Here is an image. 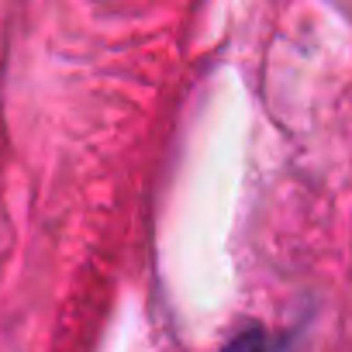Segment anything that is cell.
Returning a JSON list of instances; mask_svg holds the SVG:
<instances>
[{
    "label": "cell",
    "instance_id": "cell-1",
    "mask_svg": "<svg viewBox=\"0 0 352 352\" xmlns=\"http://www.w3.org/2000/svg\"><path fill=\"white\" fill-rule=\"evenodd\" d=\"M221 352H273V338L263 324H245L225 342Z\"/></svg>",
    "mask_w": 352,
    "mask_h": 352
}]
</instances>
